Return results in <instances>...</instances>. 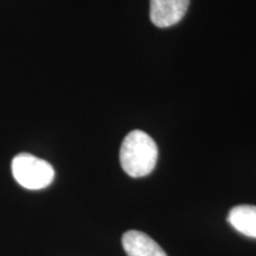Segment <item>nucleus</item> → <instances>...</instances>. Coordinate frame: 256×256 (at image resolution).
<instances>
[{"instance_id": "7ed1b4c3", "label": "nucleus", "mask_w": 256, "mask_h": 256, "mask_svg": "<svg viewBox=\"0 0 256 256\" xmlns=\"http://www.w3.org/2000/svg\"><path fill=\"white\" fill-rule=\"evenodd\" d=\"M190 0H151L150 18L158 28H170L178 24L186 14Z\"/></svg>"}, {"instance_id": "f03ea898", "label": "nucleus", "mask_w": 256, "mask_h": 256, "mask_svg": "<svg viewBox=\"0 0 256 256\" xmlns=\"http://www.w3.org/2000/svg\"><path fill=\"white\" fill-rule=\"evenodd\" d=\"M11 168L16 182L28 190H40L49 186L55 178V171L49 162L28 153L16 156Z\"/></svg>"}, {"instance_id": "39448f33", "label": "nucleus", "mask_w": 256, "mask_h": 256, "mask_svg": "<svg viewBox=\"0 0 256 256\" xmlns=\"http://www.w3.org/2000/svg\"><path fill=\"white\" fill-rule=\"evenodd\" d=\"M228 222L234 229L248 238H256V206H238L230 210Z\"/></svg>"}, {"instance_id": "f257e3e1", "label": "nucleus", "mask_w": 256, "mask_h": 256, "mask_svg": "<svg viewBox=\"0 0 256 256\" xmlns=\"http://www.w3.org/2000/svg\"><path fill=\"white\" fill-rule=\"evenodd\" d=\"M158 159V147L148 134L134 130L124 139L120 148V164L133 178L146 177L154 170Z\"/></svg>"}, {"instance_id": "20e7f679", "label": "nucleus", "mask_w": 256, "mask_h": 256, "mask_svg": "<svg viewBox=\"0 0 256 256\" xmlns=\"http://www.w3.org/2000/svg\"><path fill=\"white\" fill-rule=\"evenodd\" d=\"M122 246L128 256H168L154 240L138 230L124 234Z\"/></svg>"}]
</instances>
